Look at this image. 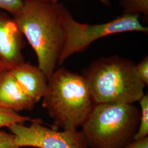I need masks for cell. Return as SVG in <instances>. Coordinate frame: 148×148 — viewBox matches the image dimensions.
I'll return each mask as SVG.
<instances>
[{
	"mask_svg": "<svg viewBox=\"0 0 148 148\" xmlns=\"http://www.w3.org/2000/svg\"><path fill=\"white\" fill-rule=\"evenodd\" d=\"M62 3L25 2L13 17L37 56L38 66L48 79L56 70L65 33Z\"/></svg>",
	"mask_w": 148,
	"mask_h": 148,
	"instance_id": "6da1fadb",
	"label": "cell"
},
{
	"mask_svg": "<svg viewBox=\"0 0 148 148\" xmlns=\"http://www.w3.org/2000/svg\"><path fill=\"white\" fill-rule=\"evenodd\" d=\"M136 64L115 55L94 60L82 71L95 104H133L145 95L146 87L136 72Z\"/></svg>",
	"mask_w": 148,
	"mask_h": 148,
	"instance_id": "7a4b0ae2",
	"label": "cell"
},
{
	"mask_svg": "<svg viewBox=\"0 0 148 148\" xmlns=\"http://www.w3.org/2000/svg\"><path fill=\"white\" fill-rule=\"evenodd\" d=\"M42 104L53 125L63 130L82 127L95 105L84 77L63 67L48 79Z\"/></svg>",
	"mask_w": 148,
	"mask_h": 148,
	"instance_id": "3957f363",
	"label": "cell"
},
{
	"mask_svg": "<svg viewBox=\"0 0 148 148\" xmlns=\"http://www.w3.org/2000/svg\"><path fill=\"white\" fill-rule=\"evenodd\" d=\"M140 117L133 104H95L81 132L88 148H124L133 140Z\"/></svg>",
	"mask_w": 148,
	"mask_h": 148,
	"instance_id": "277c9868",
	"label": "cell"
},
{
	"mask_svg": "<svg viewBox=\"0 0 148 148\" xmlns=\"http://www.w3.org/2000/svg\"><path fill=\"white\" fill-rule=\"evenodd\" d=\"M140 16L122 14L102 24H83L76 21L68 8L64 6L62 21L65 39L58 65H62L74 54L84 52L91 43L102 37L128 32H140L147 34L148 27L140 23Z\"/></svg>",
	"mask_w": 148,
	"mask_h": 148,
	"instance_id": "5b68a950",
	"label": "cell"
},
{
	"mask_svg": "<svg viewBox=\"0 0 148 148\" xmlns=\"http://www.w3.org/2000/svg\"><path fill=\"white\" fill-rule=\"evenodd\" d=\"M8 128L19 148H88L81 131L77 130L58 131L43 126L38 119H34L29 126L16 123Z\"/></svg>",
	"mask_w": 148,
	"mask_h": 148,
	"instance_id": "8992f818",
	"label": "cell"
},
{
	"mask_svg": "<svg viewBox=\"0 0 148 148\" xmlns=\"http://www.w3.org/2000/svg\"><path fill=\"white\" fill-rule=\"evenodd\" d=\"M24 37L14 18L0 11V61L9 70L25 62Z\"/></svg>",
	"mask_w": 148,
	"mask_h": 148,
	"instance_id": "52a82bcc",
	"label": "cell"
},
{
	"mask_svg": "<svg viewBox=\"0 0 148 148\" xmlns=\"http://www.w3.org/2000/svg\"><path fill=\"white\" fill-rule=\"evenodd\" d=\"M10 71L21 89L35 103L42 99L47 90L48 79L38 66L24 62Z\"/></svg>",
	"mask_w": 148,
	"mask_h": 148,
	"instance_id": "ba28073f",
	"label": "cell"
},
{
	"mask_svg": "<svg viewBox=\"0 0 148 148\" xmlns=\"http://www.w3.org/2000/svg\"><path fill=\"white\" fill-rule=\"evenodd\" d=\"M35 104L21 89L9 70L0 73V106L18 112L32 111Z\"/></svg>",
	"mask_w": 148,
	"mask_h": 148,
	"instance_id": "9c48e42d",
	"label": "cell"
},
{
	"mask_svg": "<svg viewBox=\"0 0 148 148\" xmlns=\"http://www.w3.org/2000/svg\"><path fill=\"white\" fill-rule=\"evenodd\" d=\"M123 15H139L148 16V0H119Z\"/></svg>",
	"mask_w": 148,
	"mask_h": 148,
	"instance_id": "30bf717a",
	"label": "cell"
},
{
	"mask_svg": "<svg viewBox=\"0 0 148 148\" xmlns=\"http://www.w3.org/2000/svg\"><path fill=\"white\" fill-rule=\"evenodd\" d=\"M140 106V117L137 131L133 140H137L148 136V95H144L139 101Z\"/></svg>",
	"mask_w": 148,
	"mask_h": 148,
	"instance_id": "8fae6325",
	"label": "cell"
},
{
	"mask_svg": "<svg viewBox=\"0 0 148 148\" xmlns=\"http://www.w3.org/2000/svg\"><path fill=\"white\" fill-rule=\"evenodd\" d=\"M34 119L19 115L18 112L0 106V128L7 127L16 123H22L27 121H33Z\"/></svg>",
	"mask_w": 148,
	"mask_h": 148,
	"instance_id": "7c38bea8",
	"label": "cell"
},
{
	"mask_svg": "<svg viewBox=\"0 0 148 148\" xmlns=\"http://www.w3.org/2000/svg\"><path fill=\"white\" fill-rule=\"evenodd\" d=\"M23 4V0H0V9L13 16L21 10Z\"/></svg>",
	"mask_w": 148,
	"mask_h": 148,
	"instance_id": "4fadbf2b",
	"label": "cell"
},
{
	"mask_svg": "<svg viewBox=\"0 0 148 148\" xmlns=\"http://www.w3.org/2000/svg\"><path fill=\"white\" fill-rule=\"evenodd\" d=\"M136 72L140 79L146 85H148V57H145L136 64Z\"/></svg>",
	"mask_w": 148,
	"mask_h": 148,
	"instance_id": "5bb4252c",
	"label": "cell"
},
{
	"mask_svg": "<svg viewBox=\"0 0 148 148\" xmlns=\"http://www.w3.org/2000/svg\"><path fill=\"white\" fill-rule=\"evenodd\" d=\"M0 148H20L15 144L13 134L0 131Z\"/></svg>",
	"mask_w": 148,
	"mask_h": 148,
	"instance_id": "9a60e30c",
	"label": "cell"
},
{
	"mask_svg": "<svg viewBox=\"0 0 148 148\" xmlns=\"http://www.w3.org/2000/svg\"><path fill=\"white\" fill-rule=\"evenodd\" d=\"M124 148H148V136L137 140H133Z\"/></svg>",
	"mask_w": 148,
	"mask_h": 148,
	"instance_id": "2e32d148",
	"label": "cell"
},
{
	"mask_svg": "<svg viewBox=\"0 0 148 148\" xmlns=\"http://www.w3.org/2000/svg\"><path fill=\"white\" fill-rule=\"evenodd\" d=\"M49 1L52 2L57 3V2H58L59 0H49ZM98 1H100L102 4L106 5V7H109L111 5L110 0H98Z\"/></svg>",
	"mask_w": 148,
	"mask_h": 148,
	"instance_id": "e0dca14e",
	"label": "cell"
},
{
	"mask_svg": "<svg viewBox=\"0 0 148 148\" xmlns=\"http://www.w3.org/2000/svg\"><path fill=\"white\" fill-rule=\"evenodd\" d=\"M5 70H8V69L7 68V67L5 66V64H3L0 61V73Z\"/></svg>",
	"mask_w": 148,
	"mask_h": 148,
	"instance_id": "ac0fdd59",
	"label": "cell"
},
{
	"mask_svg": "<svg viewBox=\"0 0 148 148\" xmlns=\"http://www.w3.org/2000/svg\"><path fill=\"white\" fill-rule=\"evenodd\" d=\"M24 2H32V1H40V2H48L49 0H23Z\"/></svg>",
	"mask_w": 148,
	"mask_h": 148,
	"instance_id": "d6986e66",
	"label": "cell"
}]
</instances>
